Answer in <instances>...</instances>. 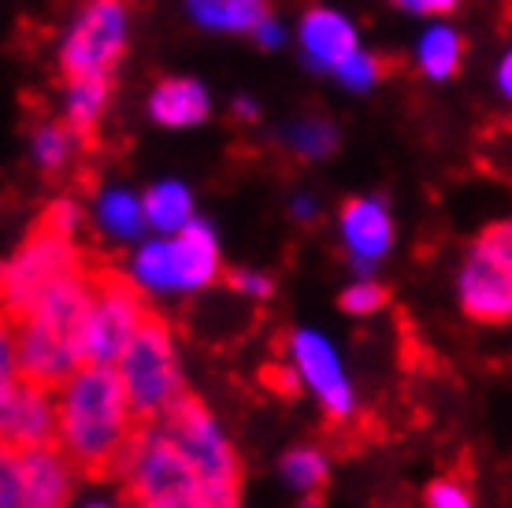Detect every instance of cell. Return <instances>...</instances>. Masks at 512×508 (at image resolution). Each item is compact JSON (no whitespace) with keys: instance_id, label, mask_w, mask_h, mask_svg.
I'll return each instance as SVG.
<instances>
[{"instance_id":"6da1fadb","label":"cell","mask_w":512,"mask_h":508,"mask_svg":"<svg viewBox=\"0 0 512 508\" xmlns=\"http://www.w3.org/2000/svg\"><path fill=\"white\" fill-rule=\"evenodd\" d=\"M145 427L112 364H82L60 390V445L86 483H119Z\"/></svg>"},{"instance_id":"7a4b0ae2","label":"cell","mask_w":512,"mask_h":508,"mask_svg":"<svg viewBox=\"0 0 512 508\" xmlns=\"http://www.w3.org/2000/svg\"><path fill=\"white\" fill-rule=\"evenodd\" d=\"M93 316L90 267L64 279L41 297L34 312L4 327V338L15 349V371L52 390H64L67 379L86 364V338Z\"/></svg>"},{"instance_id":"3957f363","label":"cell","mask_w":512,"mask_h":508,"mask_svg":"<svg viewBox=\"0 0 512 508\" xmlns=\"http://www.w3.org/2000/svg\"><path fill=\"white\" fill-rule=\"evenodd\" d=\"M86 267H93V260L78 249L75 234L52 230L34 219V227L23 238L19 253L4 264V275H0V286H4L0 290L4 293V327L30 316L45 293L56 290L60 282L78 275V271H86Z\"/></svg>"},{"instance_id":"277c9868","label":"cell","mask_w":512,"mask_h":508,"mask_svg":"<svg viewBox=\"0 0 512 508\" xmlns=\"http://www.w3.org/2000/svg\"><path fill=\"white\" fill-rule=\"evenodd\" d=\"M156 423H164L167 434L182 445V453L197 468L201 483H205V508H227L242 501V483H245L242 457L219 434L216 420L208 416V408L190 390L167 408Z\"/></svg>"},{"instance_id":"5b68a950","label":"cell","mask_w":512,"mask_h":508,"mask_svg":"<svg viewBox=\"0 0 512 508\" xmlns=\"http://www.w3.org/2000/svg\"><path fill=\"white\" fill-rule=\"evenodd\" d=\"M123 501L145 508H205V483L182 445L167 434L164 423H149L130 460L127 475L119 479Z\"/></svg>"},{"instance_id":"8992f818","label":"cell","mask_w":512,"mask_h":508,"mask_svg":"<svg viewBox=\"0 0 512 508\" xmlns=\"http://www.w3.org/2000/svg\"><path fill=\"white\" fill-rule=\"evenodd\" d=\"M119 375L127 382L130 405H134V416L141 423H156L186 394L171 331H167L160 312H153V308L145 312L138 334L130 338L127 353L119 356Z\"/></svg>"},{"instance_id":"52a82bcc","label":"cell","mask_w":512,"mask_h":508,"mask_svg":"<svg viewBox=\"0 0 512 508\" xmlns=\"http://www.w3.org/2000/svg\"><path fill=\"white\" fill-rule=\"evenodd\" d=\"M90 282H93V316H90V338H86V364H119V356L127 353L130 338L138 334L149 305L141 297L138 282L127 279L116 267L93 264Z\"/></svg>"},{"instance_id":"ba28073f","label":"cell","mask_w":512,"mask_h":508,"mask_svg":"<svg viewBox=\"0 0 512 508\" xmlns=\"http://www.w3.org/2000/svg\"><path fill=\"white\" fill-rule=\"evenodd\" d=\"M82 479L60 442L30 445V449H4L0 468V505L4 508H60L75 497Z\"/></svg>"},{"instance_id":"9c48e42d","label":"cell","mask_w":512,"mask_h":508,"mask_svg":"<svg viewBox=\"0 0 512 508\" xmlns=\"http://www.w3.org/2000/svg\"><path fill=\"white\" fill-rule=\"evenodd\" d=\"M134 279L149 290H197L219 279V245L205 223H186L171 242L141 245Z\"/></svg>"},{"instance_id":"30bf717a","label":"cell","mask_w":512,"mask_h":508,"mask_svg":"<svg viewBox=\"0 0 512 508\" xmlns=\"http://www.w3.org/2000/svg\"><path fill=\"white\" fill-rule=\"evenodd\" d=\"M127 15L130 0H86L60 52L64 78L97 75V71L112 75V67L127 52Z\"/></svg>"},{"instance_id":"8fae6325","label":"cell","mask_w":512,"mask_h":508,"mask_svg":"<svg viewBox=\"0 0 512 508\" xmlns=\"http://www.w3.org/2000/svg\"><path fill=\"white\" fill-rule=\"evenodd\" d=\"M52 386L12 371L0 390V434L4 449L60 442V401H52Z\"/></svg>"},{"instance_id":"7c38bea8","label":"cell","mask_w":512,"mask_h":508,"mask_svg":"<svg viewBox=\"0 0 512 508\" xmlns=\"http://www.w3.org/2000/svg\"><path fill=\"white\" fill-rule=\"evenodd\" d=\"M461 305L475 323H512V260L472 249L461 271Z\"/></svg>"},{"instance_id":"4fadbf2b","label":"cell","mask_w":512,"mask_h":508,"mask_svg":"<svg viewBox=\"0 0 512 508\" xmlns=\"http://www.w3.org/2000/svg\"><path fill=\"white\" fill-rule=\"evenodd\" d=\"M290 349H294L301 379L320 394L331 423H342L349 412H353V390H349L346 375H342V364H338L334 349L323 342L320 334H312V331L290 334Z\"/></svg>"},{"instance_id":"5bb4252c","label":"cell","mask_w":512,"mask_h":508,"mask_svg":"<svg viewBox=\"0 0 512 508\" xmlns=\"http://www.w3.org/2000/svg\"><path fill=\"white\" fill-rule=\"evenodd\" d=\"M301 45L312 67L320 71H338L342 60H349L357 52V34L353 26L331 8H312L301 23Z\"/></svg>"},{"instance_id":"9a60e30c","label":"cell","mask_w":512,"mask_h":508,"mask_svg":"<svg viewBox=\"0 0 512 508\" xmlns=\"http://www.w3.org/2000/svg\"><path fill=\"white\" fill-rule=\"evenodd\" d=\"M342 234H346L349 249L357 253V267L372 264L390 249L394 242V223L386 216V208L379 201H364V197H353V201L342 204Z\"/></svg>"},{"instance_id":"2e32d148","label":"cell","mask_w":512,"mask_h":508,"mask_svg":"<svg viewBox=\"0 0 512 508\" xmlns=\"http://www.w3.org/2000/svg\"><path fill=\"white\" fill-rule=\"evenodd\" d=\"M108 97H112V75H78L67 78V127L75 130L78 141L90 149L97 145V123H101L104 108H108Z\"/></svg>"},{"instance_id":"e0dca14e","label":"cell","mask_w":512,"mask_h":508,"mask_svg":"<svg viewBox=\"0 0 512 508\" xmlns=\"http://www.w3.org/2000/svg\"><path fill=\"white\" fill-rule=\"evenodd\" d=\"M149 112L164 127H193V123L208 119V93L193 78H171V82L156 86Z\"/></svg>"},{"instance_id":"ac0fdd59","label":"cell","mask_w":512,"mask_h":508,"mask_svg":"<svg viewBox=\"0 0 512 508\" xmlns=\"http://www.w3.org/2000/svg\"><path fill=\"white\" fill-rule=\"evenodd\" d=\"M190 15L212 30H256L271 19L268 0H190Z\"/></svg>"},{"instance_id":"d6986e66","label":"cell","mask_w":512,"mask_h":508,"mask_svg":"<svg viewBox=\"0 0 512 508\" xmlns=\"http://www.w3.org/2000/svg\"><path fill=\"white\" fill-rule=\"evenodd\" d=\"M145 219L156 230H182L190 223V190L179 182H160L145 193Z\"/></svg>"},{"instance_id":"ffe728a7","label":"cell","mask_w":512,"mask_h":508,"mask_svg":"<svg viewBox=\"0 0 512 508\" xmlns=\"http://www.w3.org/2000/svg\"><path fill=\"white\" fill-rule=\"evenodd\" d=\"M461 49L464 45L453 30L435 26L420 41V67L427 71V78H453L461 67Z\"/></svg>"},{"instance_id":"44dd1931","label":"cell","mask_w":512,"mask_h":508,"mask_svg":"<svg viewBox=\"0 0 512 508\" xmlns=\"http://www.w3.org/2000/svg\"><path fill=\"white\" fill-rule=\"evenodd\" d=\"M282 475H286V483L301 490L308 497H320L327 490V457H323L320 449H294V453H286L282 457Z\"/></svg>"},{"instance_id":"7402d4cb","label":"cell","mask_w":512,"mask_h":508,"mask_svg":"<svg viewBox=\"0 0 512 508\" xmlns=\"http://www.w3.org/2000/svg\"><path fill=\"white\" fill-rule=\"evenodd\" d=\"M286 145L294 149L301 160H320V156H331L334 145H338V134L327 119H301L286 130Z\"/></svg>"},{"instance_id":"603a6c76","label":"cell","mask_w":512,"mask_h":508,"mask_svg":"<svg viewBox=\"0 0 512 508\" xmlns=\"http://www.w3.org/2000/svg\"><path fill=\"white\" fill-rule=\"evenodd\" d=\"M78 145V134L64 123H49V127L38 130V138H34V156H38V164L45 167V171H56V167H64L67 160H71V153H75Z\"/></svg>"},{"instance_id":"cb8c5ba5","label":"cell","mask_w":512,"mask_h":508,"mask_svg":"<svg viewBox=\"0 0 512 508\" xmlns=\"http://www.w3.org/2000/svg\"><path fill=\"white\" fill-rule=\"evenodd\" d=\"M145 219V204H138L130 193H108L101 201V223L119 238H134Z\"/></svg>"},{"instance_id":"d4e9b609","label":"cell","mask_w":512,"mask_h":508,"mask_svg":"<svg viewBox=\"0 0 512 508\" xmlns=\"http://www.w3.org/2000/svg\"><path fill=\"white\" fill-rule=\"evenodd\" d=\"M338 78H342V86H349V89H368L383 78V60L372 56V52L357 49L349 60L338 64Z\"/></svg>"},{"instance_id":"484cf974","label":"cell","mask_w":512,"mask_h":508,"mask_svg":"<svg viewBox=\"0 0 512 508\" xmlns=\"http://www.w3.org/2000/svg\"><path fill=\"white\" fill-rule=\"evenodd\" d=\"M386 301H390V293H386V286H379V282L349 286V290L338 297V305L346 308V312H353V316H372V312H379Z\"/></svg>"},{"instance_id":"4316f807","label":"cell","mask_w":512,"mask_h":508,"mask_svg":"<svg viewBox=\"0 0 512 508\" xmlns=\"http://www.w3.org/2000/svg\"><path fill=\"white\" fill-rule=\"evenodd\" d=\"M427 505L435 508H468L472 505V486L461 475H446L427 486Z\"/></svg>"},{"instance_id":"83f0119b","label":"cell","mask_w":512,"mask_h":508,"mask_svg":"<svg viewBox=\"0 0 512 508\" xmlns=\"http://www.w3.org/2000/svg\"><path fill=\"white\" fill-rule=\"evenodd\" d=\"M38 223H45L52 230H64V234H75L78 223H82V212H78L75 201H52L38 216Z\"/></svg>"},{"instance_id":"f1b7e54d","label":"cell","mask_w":512,"mask_h":508,"mask_svg":"<svg viewBox=\"0 0 512 508\" xmlns=\"http://www.w3.org/2000/svg\"><path fill=\"white\" fill-rule=\"evenodd\" d=\"M475 249H483V253H490V256H501V260H512V219L483 230Z\"/></svg>"},{"instance_id":"f546056e","label":"cell","mask_w":512,"mask_h":508,"mask_svg":"<svg viewBox=\"0 0 512 508\" xmlns=\"http://www.w3.org/2000/svg\"><path fill=\"white\" fill-rule=\"evenodd\" d=\"M223 279H227L231 290L249 293V297H271V293H275V282H271L268 275H256V271H238V267H234Z\"/></svg>"},{"instance_id":"4dcf8cb0","label":"cell","mask_w":512,"mask_h":508,"mask_svg":"<svg viewBox=\"0 0 512 508\" xmlns=\"http://www.w3.org/2000/svg\"><path fill=\"white\" fill-rule=\"evenodd\" d=\"M297 375L301 371H290V368H268L264 371V382H268L271 390L279 397H297L301 394V386H297Z\"/></svg>"},{"instance_id":"1f68e13d","label":"cell","mask_w":512,"mask_h":508,"mask_svg":"<svg viewBox=\"0 0 512 508\" xmlns=\"http://www.w3.org/2000/svg\"><path fill=\"white\" fill-rule=\"evenodd\" d=\"M397 4H405L412 12H431V15H446L457 8V0H397Z\"/></svg>"},{"instance_id":"d6a6232c","label":"cell","mask_w":512,"mask_h":508,"mask_svg":"<svg viewBox=\"0 0 512 508\" xmlns=\"http://www.w3.org/2000/svg\"><path fill=\"white\" fill-rule=\"evenodd\" d=\"M253 34H256V41H260L264 49H279V45H282V30H279V23H275V19H264Z\"/></svg>"},{"instance_id":"836d02e7","label":"cell","mask_w":512,"mask_h":508,"mask_svg":"<svg viewBox=\"0 0 512 508\" xmlns=\"http://www.w3.org/2000/svg\"><path fill=\"white\" fill-rule=\"evenodd\" d=\"M498 82H501V93L512 101V52L501 60V67H498Z\"/></svg>"},{"instance_id":"e575fe53","label":"cell","mask_w":512,"mask_h":508,"mask_svg":"<svg viewBox=\"0 0 512 508\" xmlns=\"http://www.w3.org/2000/svg\"><path fill=\"white\" fill-rule=\"evenodd\" d=\"M234 112H238V119H245V123H253V119H256V104H253V101H245V97H238V101H234Z\"/></svg>"},{"instance_id":"d590c367","label":"cell","mask_w":512,"mask_h":508,"mask_svg":"<svg viewBox=\"0 0 512 508\" xmlns=\"http://www.w3.org/2000/svg\"><path fill=\"white\" fill-rule=\"evenodd\" d=\"M297 216H312V204H308V201H297Z\"/></svg>"}]
</instances>
